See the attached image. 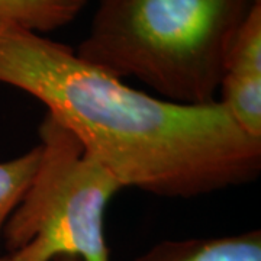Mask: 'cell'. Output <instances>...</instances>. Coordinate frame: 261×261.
I'll list each match as a JSON object with an SVG mask.
<instances>
[{
	"mask_svg": "<svg viewBox=\"0 0 261 261\" xmlns=\"http://www.w3.org/2000/svg\"><path fill=\"white\" fill-rule=\"evenodd\" d=\"M0 83L42 103L122 189L193 199L260 176L261 140L218 100L180 105L137 90L42 34L0 27Z\"/></svg>",
	"mask_w": 261,
	"mask_h": 261,
	"instance_id": "obj_1",
	"label": "cell"
},
{
	"mask_svg": "<svg viewBox=\"0 0 261 261\" xmlns=\"http://www.w3.org/2000/svg\"><path fill=\"white\" fill-rule=\"evenodd\" d=\"M261 0H99L75 54L168 102H216L233 38Z\"/></svg>",
	"mask_w": 261,
	"mask_h": 261,
	"instance_id": "obj_2",
	"label": "cell"
},
{
	"mask_svg": "<svg viewBox=\"0 0 261 261\" xmlns=\"http://www.w3.org/2000/svg\"><path fill=\"white\" fill-rule=\"evenodd\" d=\"M38 137L35 174L2 235L6 261H111L105 218L119 181L48 113Z\"/></svg>",
	"mask_w": 261,
	"mask_h": 261,
	"instance_id": "obj_3",
	"label": "cell"
},
{
	"mask_svg": "<svg viewBox=\"0 0 261 261\" xmlns=\"http://www.w3.org/2000/svg\"><path fill=\"white\" fill-rule=\"evenodd\" d=\"M134 261H261V231L166 240L152 245Z\"/></svg>",
	"mask_w": 261,
	"mask_h": 261,
	"instance_id": "obj_4",
	"label": "cell"
},
{
	"mask_svg": "<svg viewBox=\"0 0 261 261\" xmlns=\"http://www.w3.org/2000/svg\"><path fill=\"white\" fill-rule=\"evenodd\" d=\"M218 94L238 128L261 140V68L226 67Z\"/></svg>",
	"mask_w": 261,
	"mask_h": 261,
	"instance_id": "obj_5",
	"label": "cell"
},
{
	"mask_svg": "<svg viewBox=\"0 0 261 261\" xmlns=\"http://www.w3.org/2000/svg\"><path fill=\"white\" fill-rule=\"evenodd\" d=\"M87 0H0V27L48 34L74 22Z\"/></svg>",
	"mask_w": 261,
	"mask_h": 261,
	"instance_id": "obj_6",
	"label": "cell"
},
{
	"mask_svg": "<svg viewBox=\"0 0 261 261\" xmlns=\"http://www.w3.org/2000/svg\"><path fill=\"white\" fill-rule=\"evenodd\" d=\"M38 161V144L18 157L0 161V245L5 225L27 192L35 174Z\"/></svg>",
	"mask_w": 261,
	"mask_h": 261,
	"instance_id": "obj_7",
	"label": "cell"
},
{
	"mask_svg": "<svg viewBox=\"0 0 261 261\" xmlns=\"http://www.w3.org/2000/svg\"><path fill=\"white\" fill-rule=\"evenodd\" d=\"M54 261H82L77 257H73V255H63V257H58Z\"/></svg>",
	"mask_w": 261,
	"mask_h": 261,
	"instance_id": "obj_8",
	"label": "cell"
},
{
	"mask_svg": "<svg viewBox=\"0 0 261 261\" xmlns=\"http://www.w3.org/2000/svg\"><path fill=\"white\" fill-rule=\"evenodd\" d=\"M0 261H6V255H0Z\"/></svg>",
	"mask_w": 261,
	"mask_h": 261,
	"instance_id": "obj_9",
	"label": "cell"
}]
</instances>
